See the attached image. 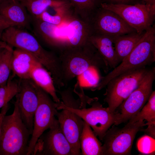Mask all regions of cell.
Instances as JSON below:
<instances>
[{"label":"cell","mask_w":155,"mask_h":155,"mask_svg":"<svg viewBox=\"0 0 155 155\" xmlns=\"http://www.w3.org/2000/svg\"><path fill=\"white\" fill-rule=\"evenodd\" d=\"M0 40L12 47L24 50L32 54L49 71L54 82L61 80V67L58 55L45 49L37 38L24 28L16 26L9 27L3 32Z\"/></svg>","instance_id":"1"},{"label":"cell","mask_w":155,"mask_h":155,"mask_svg":"<svg viewBox=\"0 0 155 155\" xmlns=\"http://www.w3.org/2000/svg\"><path fill=\"white\" fill-rule=\"evenodd\" d=\"M58 55L64 86L90 68L102 69L105 73L109 69L103 58L89 40L82 45L67 49Z\"/></svg>","instance_id":"2"},{"label":"cell","mask_w":155,"mask_h":155,"mask_svg":"<svg viewBox=\"0 0 155 155\" xmlns=\"http://www.w3.org/2000/svg\"><path fill=\"white\" fill-rule=\"evenodd\" d=\"M155 61V28L153 25L145 31L131 53L117 67L100 79L95 88L105 87L112 78L127 71L146 66Z\"/></svg>","instance_id":"3"},{"label":"cell","mask_w":155,"mask_h":155,"mask_svg":"<svg viewBox=\"0 0 155 155\" xmlns=\"http://www.w3.org/2000/svg\"><path fill=\"white\" fill-rule=\"evenodd\" d=\"M31 135L21 117L17 101L13 113L2 120L0 155H27Z\"/></svg>","instance_id":"4"},{"label":"cell","mask_w":155,"mask_h":155,"mask_svg":"<svg viewBox=\"0 0 155 155\" xmlns=\"http://www.w3.org/2000/svg\"><path fill=\"white\" fill-rule=\"evenodd\" d=\"M146 66L121 73L111 79L107 83L104 101L113 113L142 82L149 70Z\"/></svg>","instance_id":"5"},{"label":"cell","mask_w":155,"mask_h":155,"mask_svg":"<svg viewBox=\"0 0 155 155\" xmlns=\"http://www.w3.org/2000/svg\"><path fill=\"white\" fill-rule=\"evenodd\" d=\"M145 126L144 121L140 120L134 123L128 122L122 128H110L102 140V155L130 154L136 134Z\"/></svg>","instance_id":"6"},{"label":"cell","mask_w":155,"mask_h":155,"mask_svg":"<svg viewBox=\"0 0 155 155\" xmlns=\"http://www.w3.org/2000/svg\"><path fill=\"white\" fill-rule=\"evenodd\" d=\"M100 7L118 14L137 33H142L153 25L155 5L146 3L131 5L102 2Z\"/></svg>","instance_id":"7"},{"label":"cell","mask_w":155,"mask_h":155,"mask_svg":"<svg viewBox=\"0 0 155 155\" xmlns=\"http://www.w3.org/2000/svg\"><path fill=\"white\" fill-rule=\"evenodd\" d=\"M155 79L154 67L149 70L138 86L119 106L120 112L116 113L115 125L129 121L140 112L153 91L152 86Z\"/></svg>","instance_id":"8"},{"label":"cell","mask_w":155,"mask_h":155,"mask_svg":"<svg viewBox=\"0 0 155 155\" xmlns=\"http://www.w3.org/2000/svg\"><path fill=\"white\" fill-rule=\"evenodd\" d=\"M91 103L90 107L81 108L66 106L61 101L57 104V108L58 110L62 108L67 109L78 115L92 129L100 140L102 141L107 131L115 123L116 113L111 112L108 107H103L96 100H93Z\"/></svg>","instance_id":"9"},{"label":"cell","mask_w":155,"mask_h":155,"mask_svg":"<svg viewBox=\"0 0 155 155\" xmlns=\"http://www.w3.org/2000/svg\"><path fill=\"white\" fill-rule=\"evenodd\" d=\"M38 104L34 117L32 133L30 138L27 155H32L34 147L40 137L49 129L57 119L56 103L49 95L36 85Z\"/></svg>","instance_id":"10"},{"label":"cell","mask_w":155,"mask_h":155,"mask_svg":"<svg viewBox=\"0 0 155 155\" xmlns=\"http://www.w3.org/2000/svg\"><path fill=\"white\" fill-rule=\"evenodd\" d=\"M90 25L92 33L113 37L136 32L118 14L100 6L93 16Z\"/></svg>","instance_id":"11"},{"label":"cell","mask_w":155,"mask_h":155,"mask_svg":"<svg viewBox=\"0 0 155 155\" xmlns=\"http://www.w3.org/2000/svg\"><path fill=\"white\" fill-rule=\"evenodd\" d=\"M32 155H73L57 119L49 131L39 138Z\"/></svg>","instance_id":"12"},{"label":"cell","mask_w":155,"mask_h":155,"mask_svg":"<svg viewBox=\"0 0 155 155\" xmlns=\"http://www.w3.org/2000/svg\"><path fill=\"white\" fill-rule=\"evenodd\" d=\"M19 90L16 96L22 119L31 135L32 133L34 117L38 104L36 84L31 79H20Z\"/></svg>","instance_id":"13"},{"label":"cell","mask_w":155,"mask_h":155,"mask_svg":"<svg viewBox=\"0 0 155 155\" xmlns=\"http://www.w3.org/2000/svg\"><path fill=\"white\" fill-rule=\"evenodd\" d=\"M57 112L56 116L61 129L72 149L73 155H81L80 137L84 121L78 115L65 108Z\"/></svg>","instance_id":"14"},{"label":"cell","mask_w":155,"mask_h":155,"mask_svg":"<svg viewBox=\"0 0 155 155\" xmlns=\"http://www.w3.org/2000/svg\"><path fill=\"white\" fill-rule=\"evenodd\" d=\"M31 17V23L36 36L46 45L58 53L62 51L65 46V41L59 33V26H61L51 24Z\"/></svg>","instance_id":"15"},{"label":"cell","mask_w":155,"mask_h":155,"mask_svg":"<svg viewBox=\"0 0 155 155\" xmlns=\"http://www.w3.org/2000/svg\"><path fill=\"white\" fill-rule=\"evenodd\" d=\"M66 24V49L82 45L88 41L92 33L90 25L74 14Z\"/></svg>","instance_id":"16"},{"label":"cell","mask_w":155,"mask_h":155,"mask_svg":"<svg viewBox=\"0 0 155 155\" xmlns=\"http://www.w3.org/2000/svg\"><path fill=\"white\" fill-rule=\"evenodd\" d=\"M19 0H5L0 2V14L15 26L29 28L31 17Z\"/></svg>","instance_id":"17"},{"label":"cell","mask_w":155,"mask_h":155,"mask_svg":"<svg viewBox=\"0 0 155 155\" xmlns=\"http://www.w3.org/2000/svg\"><path fill=\"white\" fill-rule=\"evenodd\" d=\"M39 64L36 59L29 52L17 48L13 50L11 70L14 75L20 79H30L32 70Z\"/></svg>","instance_id":"18"},{"label":"cell","mask_w":155,"mask_h":155,"mask_svg":"<svg viewBox=\"0 0 155 155\" xmlns=\"http://www.w3.org/2000/svg\"><path fill=\"white\" fill-rule=\"evenodd\" d=\"M88 40L97 49L110 68L113 69L119 64L113 36L92 33Z\"/></svg>","instance_id":"19"},{"label":"cell","mask_w":155,"mask_h":155,"mask_svg":"<svg viewBox=\"0 0 155 155\" xmlns=\"http://www.w3.org/2000/svg\"><path fill=\"white\" fill-rule=\"evenodd\" d=\"M30 78L37 86L47 93L56 103L61 102L52 77L49 71L41 64L32 70Z\"/></svg>","instance_id":"20"},{"label":"cell","mask_w":155,"mask_h":155,"mask_svg":"<svg viewBox=\"0 0 155 155\" xmlns=\"http://www.w3.org/2000/svg\"><path fill=\"white\" fill-rule=\"evenodd\" d=\"M91 127L84 121L80 140L82 155H102V145Z\"/></svg>","instance_id":"21"},{"label":"cell","mask_w":155,"mask_h":155,"mask_svg":"<svg viewBox=\"0 0 155 155\" xmlns=\"http://www.w3.org/2000/svg\"><path fill=\"white\" fill-rule=\"evenodd\" d=\"M144 32L138 33L135 32L113 37L114 47L120 63L132 51Z\"/></svg>","instance_id":"22"},{"label":"cell","mask_w":155,"mask_h":155,"mask_svg":"<svg viewBox=\"0 0 155 155\" xmlns=\"http://www.w3.org/2000/svg\"><path fill=\"white\" fill-rule=\"evenodd\" d=\"M73 14L85 23L90 24L92 17L100 6V0H67Z\"/></svg>","instance_id":"23"},{"label":"cell","mask_w":155,"mask_h":155,"mask_svg":"<svg viewBox=\"0 0 155 155\" xmlns=\"http://www.w3.org/2000/svg\"><path fill=\"white\" fill-rule=\"evenodd\" d=\"M19 0L34 18L37 17L49 8L70 5L67 0Z\"/></svg>","instance_id":"24"},{"label":"cell","mask_w":155,"mask_h":155,"mask_svg":"<svg viewBox=\"0 0 155 155\" xmlns=\"http://www.w3.org/2000/svg\"><path fill=\"white\" fill-rule=\"evenodd\" d=\"M53 9L54 13H51L46 10L37 17L34 18L59 26L67 23L73 15L70 5L54 7Z\"/></svg>","instance_id":"25"},{"label":"cell","mask_w":155,"mask_h":155,"mask_svg":"<svg viewBox=\"0 0 155 155\" xmlns=\"http://www.w3.org/2000/svg\"><path fill=\"white\" fill-rule=\"evenodd\" d=\"M140 120H145L147 127H155V91H153L147 103L140 112L129 121L130 123H134Z\"/></svg>","instance_id":"26"},{"label":"cell","mask_w":155,"mask_h":155,"mask_svg":"<svg viewBox=\"0 0 155 155\" xmlns=\"http://www.w3.org/2000/svg\"><path fill=\"white\" fill-rule=\"evenodd\" d=\"M13 47L7 44L0 56V86L7 83L11 70Z\"/></svg>","instance_id":"27"},{"label":"cell","mask_w":155,"mask_h":155,"mask_svg":"<svg viewBox=\"0 0 155 155\" xmlns=\"http://www.w3.org/2000/svg\"><path fill=\"white\" fill-rule=\"evenodd\" d=\"M18 81L13 80L9 77L6 84L0 86V108H1L18 93Z\"/></svg>","instance_id":"28"},{"label":"cell","mask_w":155,"mask_h":155,"mask_svg":"<svg viewBox=\"0 0 155 155\" xmlns=\"http://www.w3.org/2000/svg\"><path fill=\"white\" fill-rule=\"evenodd\" d=\"M99 70L96 68H91L78 77L80 86L82 88H92V90H94L100 80L98 75Z\"/></svg>","instance_id":"29"},{"label":"cell","mask_w":155,"mask_h":155,"mask_svg":"<svg viewBox=\"0 0 155 155\" xmlns=\"http://www.w3.org/2000/svg\"><path fill=\"white\" fill-rule=\"evenodd\" d=\"M137 147L142 154H154L155 152V138L149 135H144L138 140Z\"/></svg>","instance_id":"30"},{"label":"cell","mask_w":155,"mask_h":155,"mask_svg":"<svg viewBox=\"0 0 155 155\" xmlns=\"http://www.w3.org/2000/svg\"><path fill=\"white\" fill-rule=\"evenodd\" d=\"M13 26L14 24L0 14V40L3 32L7 28Z\"/></svg>","instance_id":"31"},{"label":"cell","mask_w":155,"mask_h":155,"mask_svg":"<svg viewBox=\"0 0 155 155\" xmlns=\"http://www.w3.org/2000/svg\"><path fill=\"white\" fill-rule=\"evenodd\" d=\"M10 108V106L8 103L1 108L0 112V136L1 131L2 120L4 116L6 115L7 111Z\"/></svg>","instance_id":"32"},{"label":"cell","mask_w":155,"mask_h":155,"mask_svg":"<svg viewBox=\"0 0 155 155\" xmlns=\"http://www.w3.org/2000/svg\"><path fill=\"white\" fill-rule=\"evenodd\" d=\"M135 0H103L104 3L114 4H129Z\"/></svg>","instance_id":"33"},{"label":"cell","mask_w":155,"mask_h":155,"mask_svg":"<svg viewBox=\"0 0 155 155\" xmlns=\"http://www.w3.org/2000/svg\"><path fill=\"white\" fill-rule=\"evenodd\" d=\"M7 44L0 40V56L1 53Z\"/></svg>","instance_id":"34"},{"label":"cell","mask_w":155,"mask_h":155,"mask_svg":"<svg viewBox=\"0 0 155 155\" xmlns=\"http://www.w3.org/2000/svg\"><path fill=\"white\" fill-rule=\"evenodd\" d=\"M146 3L151 5H155V0H142Z\"/></svg>","instance_id":"35"},{"label":"cell","mask_w":155,"mask_h":155,"mask_svg":"<svg viewBox=\"0 0 155 155\" xmlns=\"http://www.w3.org/2000/svg\"><path fill=\"white\" fill-rule=\"evenodd\" d=\"M4 0H0V2H2V1H4Z\"/></svg>","instance_id":"36"}]
</instances>
